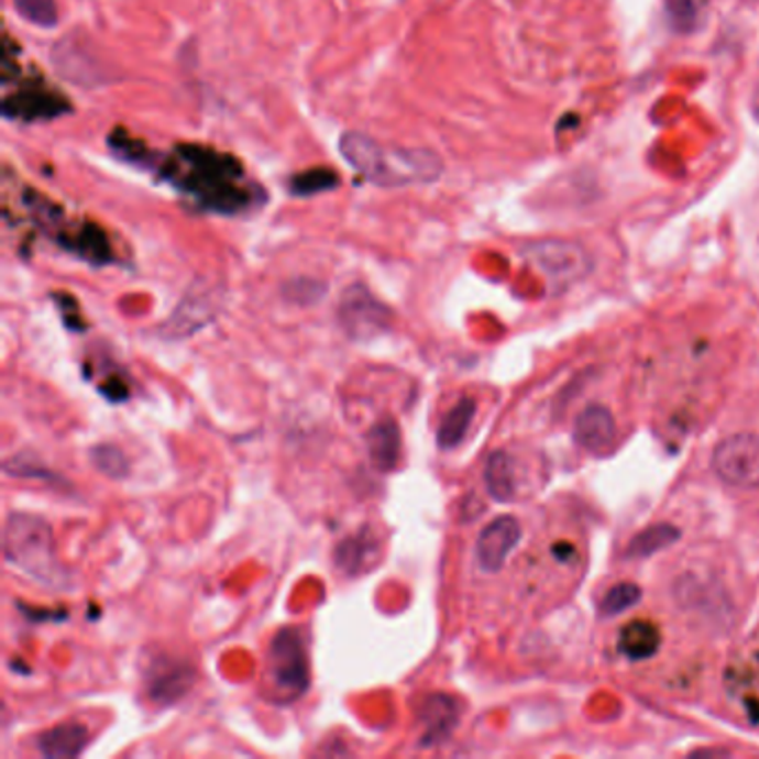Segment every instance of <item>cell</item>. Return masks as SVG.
<instances>
[{"label": "cell", "instance_id": "30bf717a", "mask_svg": "<svg viewBox=\"0 0 759 759\" xmlns=\"http://www.w3.org/2000/svg\"><path fill=\"white\" fill-rule=\"evenodd\" d=\"M461 717V706L454 697L435 693L428 695L419 708V724H421V748H432L450 739Z\"/></svg>", "mask_w": 759, "mask_h": 759}, {"label": "cell", "instance_id": "7c38bea8", "mask_svg": "<svg viewBox=\"0 0 759 759\" xmlns=\"http://www.w3.org/2000/svg\"><path fill=\"white\" fill-rule=\"evenodd\" d=\"M195 684V671L180 661L158 659L147 673V693L154 702L167 706L180 700Z\"/></svg>", "mask_w": 759, "mask_h": 759}, {"label": "cell", "instance_id": "6da1fadb", "mask_svg": "<svg viewBox=\"0 0 759 759\" xmlns=\"http://www.w3.org/2000/svg\"><path fill=\"white\" fill-rule=\"evenodd\" d=\"M163 174L204 210L217 215L245 212L254 201L252 185H245L239 161L204 145L176 147L163 165Z\"/></svg>", "mask_w": 759, "mask_h": 759}, {"label": "cell", "instance_id": "ba28073f", "mask_svg": "<svg viewBox=\"0 0 759 759\" xmlns=\"http://www.w3.org/2000/svg\"><path fill=\"white\" fill-rule=\"evenodd\" d=\"M521 541V524L510 517L502 515L493 519L477 539V561L486 573H497L513 554V550Z\"/></svg>", "mask_w": 759, "mask_h": 759}, {"label": "cell", "instance_id": "5b68a950", "mask_svg": "<svg viewBox=\"0 0 759 759\" xmlns=\"http://www.w3.org/2000/svg\"><path fill=\"white\" fill-rule=\"evenodd\" d=\"M526 256L554 283L557 288H568L584 280L593 272V256L575 241L546 239L530 243Z\"/></svg>", "mask_w": 759, "mask_h": 759}, {"label": "cell", "instance_id": "e0dca14e", "mask_svg": "<svg viewBox=\"0 0 759 759\" xmlns=\"http://www.w3.org/2000/svg\"><path fill=\"white\" fill-rule=\"evenodd\" d=\"M682 539V530L673 524H652L648 528H644L641 532H637L628 548H626V557L630 559H648L661 550H667L671 546H675Z\"/></svg>", "mask_w": 759, "mask_h": 759}, {"label": "cell", "instance_id": "ac0fdd59", "mask_svg": "<svg viewBox=\"0 0 759 759\" xmlns=\"http://www.w3.org/2000/svg\"><path fill=\"white\" fill-rule=\"evenodd\" d=\"M474 415H477V404H474L472 399H461V402L443 417V421H441V426H439V430H437V446H439L441 450H452V448H457V446L465 439V435H468V430H470V426H472Z\"/></svg>", "mask_w": 759, "mask_h": 759}, {"label": "cell", "instance_id": "d6986e66", "mask_svg": "<svg viewBox=\"0 0 759 759\" xmlns=\"http://www.w3.org/2000/svg\"><path fill=\"white\" fill-rule=\"evenodd\" d=\"M372 552H374V539L370 537L367 530H361L359 535H352L337 546L334 561H337V568H341L343 573L356 575L363 568V563H367Z\"/></svg>", "mask_w": 759, "mask_h": 759}, {"label": "cell", "instance_id": "44dd1931", "mask_svg": "<svg viewBox=\"0 0 759 759\" xmlns=\"http://www.w3.org/2000/svg\"><path fill=\"white\" fill-rule=\"evenodd\" d=\"M337 174L330 172V169H323V167H317V169H310V172H304L299 176L293 178L290 187H293V193L299 195V197H310V195H319V193H328V189L337 187Z\"/></svg>", "mask_w": 759, "mask_h": 759}, {"label": "cell", "instance_id": "7a4b0ae2", "mask_svg": "<svg viewBox=\"0 0 759 759\" xmlns=\"http://www.w3.org/2000/svg\"><path fill=\"white\" fill-rule=\"evenodd\" d=\"M339 152L352 169L378 187L432 183L443 174V161L426 147L386 150L363 132H345Z\"/></svg>", "mask_w": 759, "mask_h": 759}, {"label": "cell", "instance_id": "9a60e30c", "mask_svg": "<svg viewBox=\"0 0 759 759\" xmlns=\"http://www.w3.org/2000/svg\"><path fill=\"white\" fill-rule=\"evenodd\" d=\"M661 646V630L648 619H632L619 632V652L632 661H644L657 654Z\"/></svg>", "mask_w": 759, "mask_h": 759}, {"label": "cell", "instance_id": "52a82bcc", "mask_svg": "<svg viewBox=\"0 0 759 759\" xmlns=\"http://www.w3.org/2000/svg\"><path fill=\"white\" fill-rule=\"evenodd\" d=\"M393 312L376 301L363 286H352L343 293L339 306V321L348 337L354 341H367L388 330Z\"/></svg>", "mask_w": 759, "mask_h": 759}, {"label": "cell", "instance_id": "9c48e42d", "mask_svg": "<svg viewBox=\"0 0 759 759\" xmlns=\"http://www.w3.org/2000/svg\"><path fill=\"white\" fill-rule=\"evenodd\" d=\"M69 110L72 106L61 94L41 87L8 94L3 101V114L12 121H50L67 114Z\"/></svg>", "mask_w": 759, "mask_h": 759}, {"label": "cell", "instance_id": "3957f363", "mask_svg": "<svg viewBox=\"0 0 759 759\" xmlns=\"http://www.w3.org/2000/svg\"><path fill=\"white\" fill-rule=\"evenodd\" d=\"M6 559L52 588H69V575L56 559L52 528L30 513H12L3 530Z\"/></svg>", "mask_w": 759, "mask_h": 759}, {"label": "cell", "instance_id": "277c9868", "mask_svg": "<svg viewBox=\"0 0 759 759\" xmlns=\"http://www.w3.org/2000/svg\"><path fill=\"white\" fill-rule=\"evenodd\" d=\"M267 673L272 686L293 702L310 686V659L304 637L295 628H283L274 635L267 652Z\"/></svg>", "mask_w": 759, "mask_h": 759}, {"label": "cell", "instance_id": "5bb4252c", "mask_svg": "<svg viewBox=\"0 0 759 759\" xmlns=\"http://www.w3.org/2000/svg\"><path fill=\"white\" fill-rule=\"evenodd\" d=\"M36 746L50 759L78 757L87 746V728L76 722L54 726L36 739Z\"/></svg>", "mask_w": 759, "mask_h": 759}, {"label": "cell", "instance_id": "603a6c76", "mask_svg": "<svg viewBox=\"0 0 759 759\" xmlns=\"http://www.w3.org/2000/svg\"><path fill=\"white\" fill-rule=\"evenodd\" d=\"M14 8L25 21L38 28H54L58 23L56 0H14Z\"/></svg>", "mask_w": 759, "mask_h": 759}, {"label": "cell", "instance_id": "7402d4cb", "mask_svg": "<svg viewBox=\"0 0 759 759\" xmlns=\"http://www.w3.org/2000/svg\"><path fill=\"white\" fill-rule=\"evenodd\" d=\"M89 457H91L94 465H97L103 474H108V477H112V480L128 477V470H130L128 459L117 446H110V443L97 446L91 450Z\"/></svg>", "mask_w": 759, "mask_h": 759}, {"label": "cell", "instance_id": "2e32d148", "mask_svg": "<svg viewBox=\"0 0 759 759\" xmlns=\"http://www.w3.org/2000/svg\"><path fill=\"white\" fill-rule=\"evenodd\" d=\"M484 484L488 495L499 502L508 504L515 499L517 493V482H515V470L513 461L504 450H497L488 457L486 468H484Z\"/></svg>", "mask_w": 759, "mask_h": 759}, {"label": "cell", "instance_id": "4fadbf2b", "mask_svg": "<svg viewBox=\"0 0 759 759\" xmlns=\"http://www.w3.org/2000/svg\"><path fill=\"white\" fill-rule=\"evenodd\" d=\"M365 446H367L370 461L378 472H393L402 461V448H404L402 430L397 421L386 419L372 426L367 432Z\"/></svg>", "mask_w": 759, "mask_h": 759}, {"label": "cell", "instance_id": "ffe728a7", "mask_svg": "<svg viewBox=\"0 0 759 759\" xmlns=\"http://www.w3.org/2000/svg\"><path fill=\"white\" fill-rule=\"evenodd\" d=\"M641 600V588L632 582H624L613 586L600 602V615L602 617H617L632 606H637Z\"/></svg>", "mask_w": 759, "mask_h": 759}, {"label": "cell", "instance_id": "8992f818", "mask_svg": "<svg viewBox=\"0 0 759 759\" xmlns=\"http://www.w3.org/2000/svg\"><path fill=\"white\" fill-rule=\"evenodd\" d=\"M713 470L730 488H759V437L750 432L726 437L713 452Z\"/></svg>", "mask_w": 759, "mask_h": 759}, {"label": "cell", "instance_id": "cb8c5ba5", "mask_svg": "<svg viewBox=\"0 0 759 759\" xmlns=\"http://www.w3.org/2000/svg\"><path fill=\"white\" fill-rule=\"evenodd\" d=\"M667 12H669L673 25L682 32H686L695 25V19H697L695 0H667Z\"/></svg>", "mask_w": 759, "mask_h": 759}, {"label": "cell", "instance_id": "8fae6325", "mask_svg": "<svg viewBox=\"0 0 759 759\" xmlns=\"http://www.w3.org/2000/svg\"><path fill=\"white\" fill-rule=\"evenodd\" d=\"M575 441L591 454H606L615 446V417L606 406H588L575 421Z\"/></svg>", "mask_w": 759, "mask_h": 759}]
</instances>
